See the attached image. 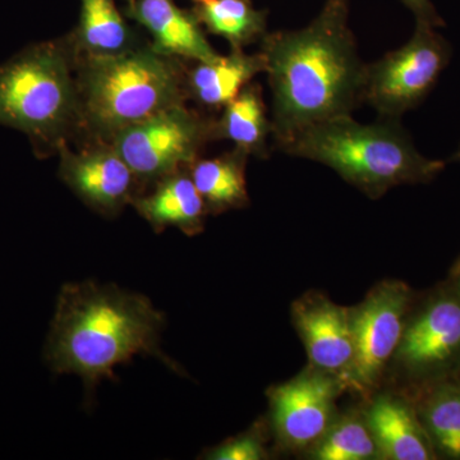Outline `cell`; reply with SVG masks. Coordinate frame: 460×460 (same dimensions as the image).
Here are the masks:
<instances>
[{
    "label": "cell",
    "mask_w": 460,
    "mask_h": 460,
    "mask_svg": "<svg viewBox=\"0 0 460 460\" xmlns=\"http://www.w3.org/2000/svg\"><path fill=\"white\" fill-rule=\"evenodd\" d=\"M347 0H328L310 25L260 42L270 84L272 147L305 127L352 115L365 100L367 63L350 30Z\"/></svg>",
    "instance_id": "6da1fadb"
},
{
    "label": "cell",
    "mask_w": 460,
    "mask_h": 460,
    "mask_svg": "<svg viewBox=\"0 0 460 460\" xmlns=\"http://www.w3.org/2000/svg\"><path fill=\"white\" fill-rule=\"evenodd\" d=\"M164 325V314L140 293L93 281L66 284L58 296L45 359L57 374L83 378L89 392L102 378H113L117 366L141 354L180 372L160 349Z\"/></svg>",
    "instance_id": "7a4b0ae2"
},
{
    "label": "cell",
    "mask_w": 460,
    "mask_h": 460,
    "mask_svg": "<svg viewBox=\"0 0 460 460\" xmlns=\"http://www.w3.org/2000/svg\"><path fill=\"white\" fill-rule=\"evenodd\" d=\"M187 63L150 44L117 56H75V140L111 142L133 124L189 102Z\"/></svg>",
    "instance_id": "3957f363"
},
{
    "label": "cell",
    "mask_w": 460,
    "mask_h": 460,
    "mask_svg": "<svg viewBox=\"0 0 460 460\" xmlns=\"http://www.w3.org/2000/svg\"><path fill=\"white\" fill-rule=\"evenodd\" d=\"M274 148L329 166L363 192L378 198L392 187L431 180L445 163L417 150L398 119L359 123L352 115L305 127Z\"/></svg>",
    "instance_id": "277c9868"
},
{
    "label": "cell",
    "mask_w": 460,
    "mask_h": 460,
    "mask_svg": "<svg viewBox=\"0 0 460 460\" xmlns=\"http://www.w3.org/2000/svg\"><path fill=\"white\" fill-rule=\"evenodd\" d=\"M0 124L25 133L36 156L77 137L75 53L68 35L29 45L0 65Z\"/></svg>",
    "instance_id": "5b68a950"
},
{
    "label": "cell",
    "mask_w": 460,
    "mask_h": 460,
    "mask_svg": "<svg viewBox=\"0 0 460 460\" xmlns=\"http://www.w3.org/2000/svg\"><path fill=\"white\" fill-rule=\"evenodd\" d=\"M213 141L215 118L183 102L133 124L111 144L146 190L166 175L189 168Z\"/></svg>",
    "instance_id": "8992f818"
},
{
    "label": "cell",
    "mask_w": 460,
    "mask_h": 460,
    "mask_svg": "<svg viewBox=\"0 0 460 460\" xmlns=\"http://www.w3.org/2000/svg\"><path fill=\"white\" fill-rule=\"evenodd\" d=\"M449 42L435 27L417 22L410 41L366 68V104L385 119H399L422 102L449 65Z\"/></svg>",
    "instance_id": "52a82bcc"
},
{
    "label": "cell",
    "mask_w": 460,
    "mask_h": 460,
    "mask_svg": "<svg viewBox=\"0 0 460 460\" xmlns=\"http://www.w3.org/2000/svg\"><path fill=\"white\" fill-rule=\"evenodd\" d=\"M59 178L91 210L118 217L144 192L141 181L111 142H65L58 150Z\"/></svg>",
    "instance_id": "ba28073f"
},
{
    "label": "cell",
    "mask_w": 460,
    "mask_h": 460,
    "mask_svg": "<svg viewBox=\"0 0 460 460\" xmlns=\"http://www.w3.org/2000/svg\"><path fill=\"white\" fill-rule=\"evenodd\" d=\"M410 290L402 283H385L352 314L354 358L343 376L350 385L367 389L398 349Z\"/></svg>",
    "instance_id": "9c48e42d"
},
{
    "label": "cell",
    "mask_w": 460,
    "mask_h": 460,
    "mask_svg": "<svg viewBox=\"0 0 460 460\" xmlns=\"http://www.w3.org/2000/svg\"><path fill=\"white\" fill-rule=\"evenodd\" d=\"M337 384L321 374H307L270 392L272 420L284 444L304 447L328 432Z\"/></svg>",
    "instance_id": "30bf717a"
},
{
    "label": "cell",
    "mask_w": 460,
    "mask_h": 460,
    "mask_svg": "<svg viewBox=\"0 0 460 460\" xmlns=\"http://www.w3.org/2000/svg\"><path fill=\"white\" fill-rule=\"evenodd\" d=\"M293 316L311 362L321 371L344 375L354 358L352 314L314 296L296 302Z\"/></svg>",
    "instance_id": "8fae6325"
},
{
    "label": "cell",
    "mask_w": 460,
    "mask_h": 460,
    "mask_svg": "<svg viewBox=\"0 0 460 460\" xmlns=\"http://www.w3.org/2000/svg\"><path fill=\"white\" fill-rule=\"evenodd\" d=\"M126 16L150 33L151 47L184 62H208L219 56L206 39L193 12L184 11L174 0H133Z\"/></svg>",
    "instance_id": "7c38bea8"
},
{
    "label": "cell",
    "mask_w": 460,
    "mask_h": 460,
    "mask_svg": "<svg viewBox=\"0 0 460 460\" xmlns=\"http://www.w3.org/2000/svg\"><path fill=\"white\" fill-rule=\"evenodd\" d=\"M131 206L157 233L172 226L187 235L199 234L208 215L190 166L155 181L133 199Z\"/></svg>",
    "instance_id": "4fadbf2b"
},
{
    "label": "cell",
    "mask_w": 460,
    "mask_h": 460,
    "mask_svg": "<svg viewBox=\"0 0 460 460\" xmlns=\"http://www.w3.org/2000/svg\"><path fill=\"white\" fill-rule=\"evenodd\" d=\"M187 66L186 87L189 100L206 111H219L228 105L239 93L252 83L257 75L265 74L261 53L248 54L233 49L219 54L208 62H192Z\"/></svg>",
    "instance_id": "5bb4252c"
},
{
    "label": "cell",
    "mask_w": 460,
    "mask_h": 460,
    "mask_svg": "<svg viewBox=\"0 0 460 460\" xmlns=\"http://www.w3.org/2000/svg\"><path fill=\"white\" fill-rule=\"evenodd\" d=\"M460 347V305L440 301L402 332L399 357L411 367L443 362Z\"/></svg>",
    "instance_id": "9a60e30c"
},
{
    "label": "cell",
    "mask_w": 460,
    "mask_h": 460,
    "mask_svg": "<svg viewBox=\"0 0 460 460\" xmlns=\"http://www.w3.org/2000/svg\"><path fill=\"white\" fill-rule=\"evenodd\" d=\"M80 21L68 33L75 56L108 57L141 45L114 0H80Z\"/></svg>",
    "instance_id": "2e32d148"
},
{
    "label": "cell",
    "mask_w": 460,
    "mask_h": 460,
    "mask_svg": "<svg viewBox=\"0 0 460 460\" xmlns=\"http://www.w3.org/2000/svg\"><path fill=\"white\" fill-rule=\"evenodd\" d=\"M250 155L234 147L213 159L196 160L190 177L204 199L208 214H222L248 205L246 166Z\"/></svg>",
    "instance_id": "e0dca14e"
},
{
    "label": "cell",
    "mask_w": 460,
    "mask_h": 460,
    "mask_svg": "<svg viewBox=\"0 0 460 460\" xmlns=\"http://www.w3.org/2000/svg\"><path fill=\"white\" fill-rule=\"evenodd\" d=\"M271 118L259 84L250 83L215 118V140H229L250 156L268 157Z\"/></svg>",
    "instance_id": "ac0fdd59"
},
{
    "label": "cell",
    "mask_w": 460,
    "mask_h": 460,
    "mask_svg": "<svg viewBox=\"0 0 460 460\" xmlns=\"http://www.w3.org/2000/svg\"><path fill=\"white\" fill-rule=\"evenodd\" d=\"M370 428L378 453L393 460L431 459L428 441L410 408L392 396L375 401L368 411Z\"/></svg>",
    "instance_id": "d6986e66"
},
{
    "label": "cell",
    "mask_w": 460,
    "mask_h": 460,
    "mask_svg": "<svg viewBox=\"0 0 460 460\" xmlns=\"http://www.w3.org/2000/svg\"><path fill=\"white\" fill-rule=\"evenodd\" d=\"M208 32L229 42L233 49H246L266 35V13L251 0H210L192 9Z\"/></svg>",
    "instance_id": "ffe728a7"
},
{
    "label": "cell",
    "mask_w": 460,
    "mask_h": 460,
    "mask_svg": "<svg viewBox=\"0 0 460 460\" xmlns=\"http://www.w3.org/2000/svg\"><path fill=\"white\" fill-rule=\"evenodd\" d=\"M378 453L368 425L356 419H345L321 441L314 456L320 460H366Z\"/></svg>",
    "instance_id": "44dd1931"
},
{
    "label": "cell",
    "mask_w": 460,
    "mask_h": 460,
    "mask_svg": "<svg viewBox=\"0 0 460 460\" xmlns=\"http://www.w3.org/2000/svg\"><path fill=\"white\" fill-rule=\"evenodd\" d=\"M429 428L445 453L460 458V389L449 387L429 402Z\"/></svg>",
    "instance_id": "7402d4cb"
},
{
    "label": "cell",
    "mask_w": 460,
    "mask_h": 460,
    "mask_svg": "<svg viewBox=\"0 0 460 460\" xmlns=\"http://www.w3.org/2000/svg\"><path fill=\"white\" fill-rule=\"evenodd\" d=\"M265 458L262 441L257 432L230 438L226 443L206 454V459L214 460H260Z\"/></svg>",
    "instance_id": "603a6c76"
},
{
    "label": "cell",
    "mask_w": 460,
    "mask_h": 460,
    "mask_svg": "<svg viewBox=\"0 0 460 460\" xmlns=\"http://www.w3.org/2000/svg\"><path fill=\"white\" fill-rule=\"evenodd\" d=\"M416 14L417 22H425L438 27L443 25V21L436 13L429 0H402Z\"/></svg>",
    "instance_id": "cb8c5ba5"
},
{
    "label": "cell",
    "mask_w": 460,
    "mask_h": 460,
    "mask_svg": "<svg viewBox=\"0 0 460 460\" xmlns=\"http://www.w3.org/2000/svg\"><path fill=\"white\" fill-rule=\"evenodd\" d=\"M452 160L453 162H460V146L458 148V151H456V153L454 154Z\"/></svg>",
    "instance_id": "d4e9b609"
},
{
    "label": "cell",
    "mask_w": 460,
    "mask_h": 460,
    "mask_svg": "<svg viewBox=\"0 0 460 460\" xmlns=\"http://www.w3.org/2000/svg\"><path fill=\"white\" fill-rule=\"evenodd\" d=\"M198 4H204V3L210 2V0H195Z\"/></svg>",
    "instance_id": "484cf974"
},
{
    "label": "cell",
    "mask_w": 460,
    "mask_h": 460,
    "mask_svg": "<svg viewBox=\"0 0 460 460\" xmlns=\"http://www.w3.org/2000/svg\"><path fill=\"white\" fill-rule=\"evenodd\" d=\"M127 3H131L133 0H126Z\"/></svg>",
    "instance_id": "4316f807"
}]
</instances>
